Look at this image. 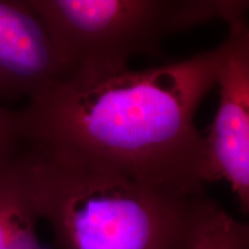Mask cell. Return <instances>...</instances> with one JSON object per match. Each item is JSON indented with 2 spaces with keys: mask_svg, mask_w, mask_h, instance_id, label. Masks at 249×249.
Here are the masks:
<instances>
[{
  "mask_svg": "<svg viewBox=\"0 0 249 249\" xmlns=\"http://www.w3.org/2000/svg\"><path fill=\"white\" fill-rule=\"evenodd\" d=\"M24 143L18 111L0 107V174L18 160Z\"/></svg>",
  "mask_w": 249,
  "mask_h": 249,
  "instance_id": "ba28073f",
  "label": "cell"
},
{
  "mask_svg": "<svg viewBox=\"0 0 249 249\" xmlns=\"http://www.w3.org/2000/svg\"><path fill=\"white\" fill-rule=\"evenodd\" d=\"M44 22L65 76L129 67L139 55L160 57L174 34L230 23L247 13L244 0H29Z\"/></svg>",
  "mask_w": 249,
  "mask_h": 249,
  "instance_id": "3957f363",
  "label": "cell"
},
{
  "mask_svg": "<svg viewBox=\"0 0 249 249\" xmlns=\"http://www.w3.org/2000/svg\"><path fill=\"white\" fill-rule=\"evenodd\" d=\"M189 249H249V227L213 198L205 200L195 223Z\"/></svg>",
  "mask_w": 249,
  "mask_h": 249,
  "instance_id": "52a82bcc",
  "label": "cell"
},
{
  "mask_svg": "<svg viewBox=\"0 0 249 249\" xmlns=\"http://www.w3.org/2000/svg\"><path fill=\"white\" fill-rule=\"evenodd\" d=\"M62 77L51 37L29 0H0V98L30 99Z\"/></svg>",
  "mask_w": 249,
  "mask_h": 249,
  "instance_id": "5b68a950",
  "label": "cell"
},
{
  "mask_svg": "<svg viewBox=\"0 0 249 249\" xmlns=\"http://www.w3.org/2000/svg\"><path fill=\"white\" fill-rule=\"evenodd\" d=\"M20 157L0 174V249H44Z\"/></svg>",
  "mask_w": 249,
  "mask_h": 249,
  "instance_id": "8992f818",
  "label": "cell"
},
{
  "mask_svg": "<svg viewBox=\"0 0 249 249\" xmlns=\"http://www.w3.org/2000/svg\"><path fill=\"white\" fill-rule=\"evenodd\" d=\"M20 163L34 210L59 249H189L208 198L59 152L28 148Z\"/></svg>",
  "mask_w": 249,
  "mask_h": 249,
  "instance_id": "7a4b0ae2",
  "label": "cell"
},
{
  "mask_svg": "<svg viewBox=\"0 0 249 249\" xmlns=\"http://www.w3.org/2000/svg\"><path fill=\"white\" fill-rule=\"evenodd\" d=\"M223 53L220 43L158 66L71 73L18 111L24 143L202 194L204 143L195 114L217 85Z\"/></svg>",
  "mask_w": 249,
  "mask_h": 249,
  "instance_id": "6da1fadb",
  "label": "cell"
},
{
  "mask_svg": "<svg viewBox=\"0 0 249 249\" xmlns=\"http://www.w3.org/2000/svg\"><path fill=\"white\" fill-rule=\"evenodd\" d=\"M218 71L219 103L203 135V183L225 180L240 210H249V27L246 15L229 24Z\"/></svg>",
  "mask_w": 249,
  "mask_h": 249,
  "instance_id": "277c9868",
  "label": "cell"
}]
</instances>
